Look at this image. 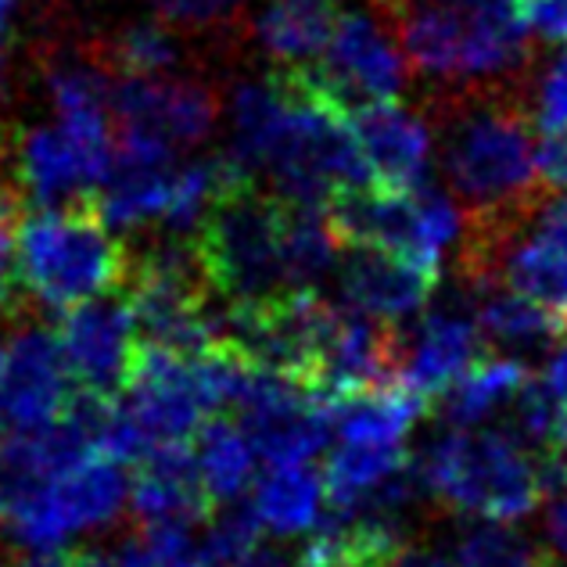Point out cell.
<instances>
[{
    "label": "cell",
    "mask_w": 567,
    "mask_h": 567,
    "mask_svg": "<svg viewBox=\"0 0 567 567\" xmlns=\"http://www.w3.org/2000/svg\"><path fill=\"white\" fill-rule=\"evenodd\" d=\"M445 184L464 227L514 230L539 219L554 198L535 166V118L520 80L467 83L424 101Z\"/></svg>",
    "instance_id": "cell-1"
},
{
    "label": "cell",
    "mask_w": 567,
    "mask_h": 567,
    "mask_svg": "<svg viewBox=\"0 0 567 567\" xmlns=\"http://www.w3.org/2000/svg\"><path fill=\"white\" fill-rule=\"evenodd\" d=\"M392 25L406 65L456 91L528 76V22L520 0H370Z\"/></svg>",
    "instance_id": "cell-2"
},
{
    "label": "cell",
    "mask_w": 567,
    "mask_h": 567,
    "mask_svg": "<svg viewBox=\"0 0 567 567\" xmlns=\"http://www.w3.org/2000/svg\"><path fill=\"white\" fill-rule=\"evenodd\" d=\"M130 248L101 219L94 190L65 208H29L19 223V280L37 302L65 312L123 291Z\"/></svg>",
    "instance_id": "cell-3"
},
{
    "label": "cell",
    "mask_w": 567,
    "mask_h": 567,
    "mask_svg": "<svg viewBox=\"0 0 567 567\" xmlns=\"http://www.w3.org/2000/svg\"><path fill=\"white\" fill-rule=\"evenodd\" d=\"M219 162V187L208 205L202 230L194 234L205 274L223 302L256 306L288 291L280 266L284 198L256 184L234 155Z\"/></svg>",
    "instance_id": "cell-4"
},
{
    "label": "cell",
    "mask_w": 567,
    "mask_h": 567,
    "mask_svg": "<svg viewBox=\"0 0 567 567\" xmlns=\"http://www.w3.org/2000/svg\"><path fill=\"white\" fill-rule=\"evenodd\" d=\"M427 496L453 514L488 520H520L546 496L539 460L511 431H456L450 427L424 456Z\"/></svg>",
    "instance_id": "cell-5"
},
{
    "label": "cell",
    "mask_w": 567,
    "mask_h": 567,
    "mask_svg": "<svg viewBox=\"0 0 567 567\" xmlns=\"http://www.w3.org/2000/svg\"><path fill=\"white\" fill-rule=\"evenodd\" d=\"M406 54H402L392 25L374 8L341 11L323 58L302 65L317 94L349 115L363 104L399 97L406 86Z\"/></svg>",
    "instance_id": "cell-6"
},
{
    "label": "cell",
    "mask_w": 567,
    "mask_h": 567,
    "mask_svg": "<svg viewBox=\"0 0 567 567\" xmlns=\"http://www.w3.org/2000/svg\"><path fill=\"white\" fill-rule=\"evenodd\" d=\"M234 421L245 427L266 467L309 464L334 431V416L320 395L270 370H259V381Z\"/></svg>",
    "instance_id": "cell-7"
},
{
    "label": "cell",
    "mask_w": 567,
    "mask_h": 567,
    "mask_svg": "<svg viewBox=\"0 0 567 567\" xmlns=\"http://www.w3.org/2000/svg\"><path fill=\"white\" fill-rule=\"evenodd\" d=\"M54 334L62 341L72 381L112 399L123 395L141 346L137 317L123 291L97 295L91 302L65 309L58 317Z\"/></svg>",
    "instance_id": "cell-8"
},
{
    "label": "cell",
    "mask_w": 567,
    "mask_h": 567,
    "mask_svg": "<svg viewBox=\"0 0 567 567\" xmlns=\"http://www.w3.org/2000/svg\"><path fill=\"white\" fill-rule=\"evenodd\" d=\"M72 381L62 341L54 331L29 327L8 346V367L0 381V413L14 431H40L62 416L72 395Z\"/></svg>",
    "instance_id": "cell-9"
},
{
    "label": "cell",
    "mask_w": 567,
    "mask_h": 567,
    "mask_svg": "<svg viewBox=\"0 0 567 567\" xmlns=\"http://www.w3.org/2000/svg\"><path fill=\"white\" fill-rule=\"evenodd\" d=\"M130 514L137 528H194L213 520L216 503L202 482L198 453L190 442H166L152 450L130 482Z\"/></svg>",
    "instance_id": "cell-10"
},
{
    "label": "cell",
    "mask_w": 567,
    "mask_h": 567,
    "mask_svg": "<svg viewBox=\"0 0 567 567\" xmlns=\"http://www.w3.org/2000/svg\"><path fill=\"white\" fill-rule=\"evenodd\" d=\"M352 130L378 187L416 190L431 184L427 162L435 133L424 109H413L399 97L374 101L352 112Z\"/></svg>",
    "instance_id": "cell-11"
},
{
    "label": "cell",
    "mask_w": 567,
    "mask_h": 567,
    "mask_svg": "<svg viewBox=\"0 0 567 567\" xmlns=\"http://www.w3.org/2000/svg\"><path fill=\"white\" fill-rule=\"evenodd\" d=\"M485 341L471 302L439 306L413 327L402 346V381L431 406L482 360Z\"/></svg>",
    "instance_id": "cell-12"
},
{
    "label": "cell",
    "mask_w": 567,
    "mask_h": 567,
    "mask_svg": "<svg viewBox=\"0 0 567 567\" xmlns=\"http://www.w3.org/2000/svg\"><path fill=\"white\" fill-rule=\"evenodd\" d=\"M112 115L118 126H141L166 137L173 147L202 144L219 118V101L194 80H112Z\"/></svg>",
    "instance_id": "cell-13"
},
{
    "label": "cell",
    "mask_w": 567,
    "mask_h": 567,
    "mask_svg": "<svg viewBox=\"0 0 567 567\" xmlns=\"http://www.w3.org/2000/svg\"><path fill=\"white\" fill-rule=\"evenodd\" d=\"M338 280L346 306L399 323L431 302L442 284V266H424L374 248H349Z\"/></svg>",
    "instance_id": "cell-14"
},
{
    "label": "cell",
    "mask_w": 567,
    "mask_h": 567,
    "mask_svg": "<svg viewBox=\"0 0 567 567\" xmlns=\"http://www.w3.org/2000/svg\"><path fill=\"white\" fill-rule=\"evenodd\" d=\"M471 306L485 349L511 355V360H528V355L549 352L557 341L567 338V331L546 309L528 302L525 295L503 288V284H477V288H471Z\"/></svg>",
    "instance_id": "cell-15"
},
{
    "label": "cell",
    "mask_w": 567,
    "mask_h": 567,
    "mask_svg": "<svg viewBox=\"0 0 567 567\" xmlns=\"http://www.w3.org/2000/svg\"><path fill=\"white\" fill-rule=\"evenodd\" d=\"M323 402L334 416L338 439L346 445H402L416 416L431 413V402L402 381Z\"/></svg>",
    "instance_id": "cell-16"
},
{
    "label": "cell",
    "mask_w": 567,
    "mask_h": 567,
    "mask_svg": "<svg viewBox=\"0 0 567 567\" xmlns=\"http://www.w3.org/2000/svg\"><path fill=\"white\" fill-rule=\"evenodd\" d=\"M14 176H19V198L29 202V208H65L91 190L72 141L62 130L48 126L22 133Z\"/></svg>",
    "instance_id": "cell-17"
},
{
    "label": "cell",
    "mask_w": 567,
    "mask_h": 567,
    "mask_svg": "<svg viewBox=\"0 0 567 567\" xmlns=\"http://www.w3.org/2000/svg\"><path fill=\"white\" fill-rule=\"evenodd\" d=\"M528 381L532 370L525 367V360H511V355L485 349L482 360L431 406V413H439L456 431H477V424L492 421V413L511 410Z\"/></svg>",
    "instance_id": "cell-18"
},
{
    "label": "cell",
    "mask_w": 567,
    "mask_h": 567,
    "mask_svg": "<svg viewBox=\"0 0 567 567\" xmlns=\"http://www.w3.org/2000/svg\"><path fill=\"white\" fill-rule=\"evenodd\" d=\"M334 0H277L259 14V43L280 65L320 62L338 25Z\"/></svg>",
    "instance_id": "cell-19"
},
{
    "label": "cell",
    "mask_w": 567,
    "mask_h": 567,
    "mask_svg": "<svg viewBox=\"0 0 567 567\" xmlns=\"http://www.w3.org/2000/svg\"><path fill=\"white\" fill-rule=\"evenodd\" d=\"M194 453H198L202 482L208 496L219 506H230L245 496V488L256 477V445L245 435V427L227 413L208 416L202 431L194 435Z\"/></svg>",
    "instance_id": "cell-20"
},
{
    "label": "cell",
    "mask_w": 567,
    "mask_h": 567,
    "mask_svg": "<svg viewBox=\"0 0 567 567\" xmlns=\"http://www.w3.org/2000/svg\"><path fill=\"white\" fill-rule=\"evenodd\" d=\"M406 445H346L327 456L323 464V492L327 517H352L370 492L384 485L395 471L410 464Z\"/></svg>",
    "instance_id": "cell-21"
},
{
    "label": "cell",
    "mask_w": 567,
    "mask_h": 567,
    "mask_svg": "<svg viewBox=\"0 0 567 567\" xmlns=\"http://www.w3.org/2000/svg\"><path fill=\"white\" fill-rule=\"evenodd\" d=\"M51 485L69 532L109 525L130 499V477L123 474V464H115L109 456L86 460L83 467L62 474Z\"/></svg>",
    "instance_id": "cell-22"
},
{
    "label": "cell",
    "mask_w": 567,
    "mask_h": 567,
    "mask_svg": "<svg viewBox=\"0 0 567 567\" xmlns=\"http://www.w3.org/2000/svg\"><path fill=\"white\" fill-rule=\"evenodd\" d=\"M251 506H256L262 528H270L274 535H298L317 528L327 506L323 474H317L309 464L270 467L256 485Z\"/></svg>",
    "instance_id": "cell-23"
},
{
    "label": "cell",
    "mask_w": 567,
    "mask_h": 567,
    "mask_svg": "<svg viewBox=\"0 0 567 567\" xmlns=\"http://www.w3.org/2000/svg\"><path fill=\"white\" fill-rule=\"evenodd\" d=\"M338 251L341 245L323 216V208H298L284 202L280 266L288 291H317V284L334 266Z\"/></svg>",
    "instance_id": "cell-24"
},
{
    "label": "cell",
    "mask_w": 567,
    "mask_h": 567,
    "mask_svg": "<svg viewBox=\"0 0 567 567\" xmlns=\"http://www.w3.org/2000/svg\"><path fill=\"white\" fill-rule=\"evenodd\" d=\"M284 94L266 76L262 83H241L234 91V158L245 169H266L274 141L284 126Z\"/></svg>",
    "instance_id": "cell-25"
},
{
    "label": "cell",
    "mask_w": 567,
    "mask_h": 567,
    "mask_svg": "<svg viewBox=\"0 0 567 567\" xmlns=\"http://www.w3.org/2000/svg\"><path fill=\"white\" fill-rule=\"evenodd\" d=\"M456 567H557V554L511 520H477L456 535Z\"/></svg>",
    "instance_id": "cell-26"
},
{
    "label": "cell",
    "mask_w": 567,
    "mask_h": 567,
    "mask_svg": "<svg viewBox=\"0 0 567 567\" xmlns=\"http://www.w3.org/2000/svg\"><path fill=\"white\" fill-rule=\"evenodd\" d=\"M176 62H181V48H176L166 22L126 25L109 43V65L123 72V76L162 80V72L176 69Z\"/></svg>",
    "instance_id": "cell-27"
},
{
    "label": "cell",
    "mask_w": 567,
    "mask_h": 567,
    "mask_svg": "<svg viewBox=\"0 0 567 567\" xmlns=\"http://www.w3.org/2000/svg\"><path fill=\"white\" fill-rule=\"evenodd\" d=\"M262 543V520L256 506L230 503L213 520V532L205 535V543L194 554V567H245L248 557L256 554Z\"/></svg>",
    "instance_id": "cell-28"
},
{
    "label": "cell",
    "mask_w": 567,
    "mask_h": 567,
    "mask_svg": "<svg viewBox=\"0 0 567 567\" xmlns=\"http://www.w3.org/2000/svg\"><path fill=\"white\" fill-rule=\"evenodd\" d=\"M216 187H219V162H194V166L176 173V184H173V198L166 208V230L176 237H194L202 230L208 205L216 198Z\"/></svg>",
    "instance_id": "cell-29"
},
{
    "label": "cell",
    "mask_w": 567,
    "mask_h": 567,
    "mask_svg": "<svg viewBox=\"0 0 567 567\" xmlns=\"http://www.w3.org/2000/svg\"><path fill=\"white\" fill-rule=\"evenodd\" d=\"M19 190L0 187V312H14L22 306V280H19V223H22Z\"/></svg>",
    "instance_id": "cell-30"
},
{
    "label": "cell",
    "mask_w": 567,
    "mask_h": 567,
    "mask_svg": "<svg viewBox=\"0 0 567 567\" xmlns=\"http://www.w3.org/2000/svg\"><path fill=\"white\" fill-rule=\"evenodd\" d=\"M532 118L543 133L567 130V54H560L554 65L543 69L532 91Z\"/></svg>",
    "instance_id": "cell-31"
},
{
    "label": "cell",
    "mask_w": 567,
    "mask_h": 567,
    "mask_svg": "<svg viewBox=\"0 0 567 567\" xmlns=\"http://www.w3.org/2000/svg\"><path fill=\"white\" fill-rule=\"evenodd\" d=\"M152 8L162 14L166 25L181 29H208L227 22L241 8V0H152Z\"/></svg>",
    "instance_id": "cell-32"
},
{
    "label": "cell",
    "mask_w": 567,
    "mask_h": 567,
    "mask_svg": "<svg viewBox=\"0 0 567 567\" xmlns=\"http://www.w3.org/2000/svg\"><path fill=\"white\" fill-rule=\"evenodd\" d=\"M535 166H539L543 187L554 198H567V130L543 133L539 152H535Z\"/></svg>",
    "instance_id": "cell-33"
},
{
    "label": "cell",
    "mask_w": 567,
    "mask_h": 567,
    "mask_svg": "<svg viewBox=\"0 0 567 567\" xmlns=\"http://www.w3.org/2000/svg\"><path fill=\"white\" fill-rule=\"evenodd\" d=\"M520 11L543 43H567V0H520Z\"/></svg>",
    "instance_id": "cell-34"
},
{
    "label": "cell",
    "mask_w": 567,
    "mask_h": 567,
    "mask_svg": "<svg viewBox=\"0 0 567 567\" xmlns=\"http://www.w3.org/2000/svg\"><path fill=\"white\" fill-rule=\"evenodd\" d=\"M546 543L557 554V560H567V485L549 492L546 506Z\"/></svg>",
    "instance_id": "cell-35"
},
{
    "label": "cell",
    "mask_w": 567,
    "mask_h": 567,
    "mask_svg": "<svg viewBox=\"0 0 567 567\" xmlns=\"http://www.w3.org/2000/svg\"><path fill=\"white\" fill-rule=\"evenodd\" d=\"M8 567H83V549H29Z\"/></svg>",
    "instance_id": "cell-36"
},
{
    "label": "cell",
    "mask_w": 567,
    "mask_h": 567,
    "mask_svg": "<svg viewBox=\"0 0 567 567\" xmlns=\"http://www.w3.org/2000/svg\"><path fill=\"white\" fill-rule=\"evenodd\" d=\"M543 381L549 384V392L557 399V410H560V421H564V439H567V341L554 352V360H549Z\"/></svg>",
    "instance_id": "cell-37"
},
{
    "label": "cell",
    "mask_w": 567,
    "mask_h": 567,
    "mask_svg": "<svg viewBox=\"0 0 567 567\" xmlns=\"http://www.w3.org/2000/svg\"><path fill=\"white\" fill-rule=\"evenodd\" d=\"M392 567H456V560H445L435 549H421V546H406L395 557Z\"/></svg>",
    "instance_id": "cell-38"
},
{
    "label": "cell",
    "mask_w": 567,
    "mask_h": 567,
    "mask_svg": "<svg viewBox=\"0 0 567 567\" xmlns=\"http://www.w3.org/2000/svg\"><path fill=\"white\" fill-rule=\"evenodd\" d=\"M245 567H291V564H288V554H284V549H277L270 543H259V549L248 557Z\"/></svg>",
    "instance_id": "cell-39"
},
{
    "label": "cell",
    "mask_w": 567,
    "mask_h": 567,
    "mask_svg": "<svg viewBox=\"0 0 567 567\" xmlns=\"http://www.w3.org/2000/svg\"><path fill=\"white\" fill-rule=\"evenodd\" d=\"M11 14H14V0H0V43H4V33L11 25Z\"/></svg>",
    "instance_id": "cell-40"
},
{
    "label": "cell",
    "mask_w": 567,
    "mask_h": 567,
    "mask_svg": "<svg viewBox=\"0 0 567 567\" xmlns=\"http://www.w3.org/2000/svg\"><path fill=\"white\" fill-rule=\"evenodd\" d=\"M0 97H4V43H0Z\"/></svg>",
    "instance_id": "cell-41"
},
{
    "label": "cell",
    "mask_w": 567,
    "mask_h": 567,
    "mask_svg": "<svg viewBox=\"0 0 567 567\" xmlns=\"http://www.w3.org/2000/svg\"><path fill=\"white\" fill-rule=\"evenodd\" d=\"M0 517H4V488H0Z\"/></svg>",
    "instance_id": "cell-42"
},
{
    "label": "cell",
    "mask_w": 567,
    "mask_h": 567,
    "mask_svg": "<svg viewBox=\"0 0 567 567\" xmlns=\"http://www.w3.org/2000/svg\"><path fill=\"white\" fill-rule=\"evenodd\" d=\"M564 54H567V51H564Z\"/></svg>",
    "instance_id": "cell-43"
}]
</instances>
